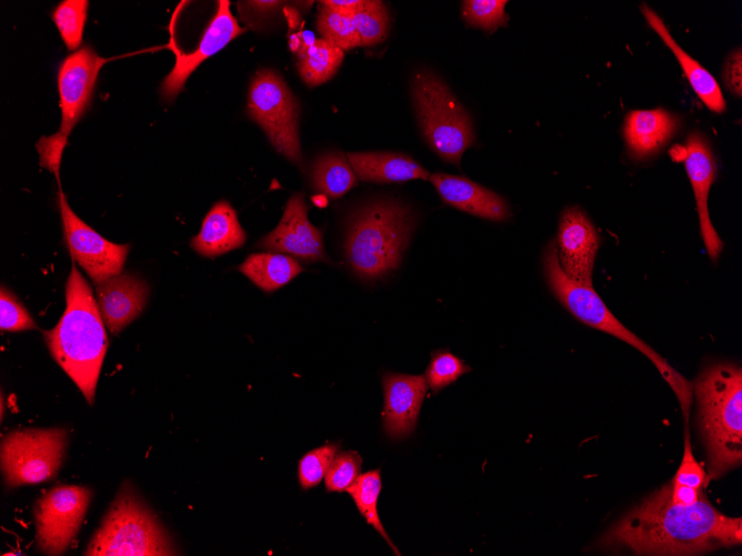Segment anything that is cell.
<instances>
[{
    "instance_id": "5b68a950",
    "label": "cell",
    "mask_w": 742,
    "mask_h": 556,
    "mask_svg": "<svg viewBox=\"0 0 742 556\" xmlns=\"http://www.w3.org/2000/svg\"><path fill=\"white\" fill-rule=\"evenodd\" d=\"M543 271L554 296L575 319L632 345L655 365L676 395L688 421L692 401V384L676 372L665 358L626 328L611 313L593 287L574 282L565 275L559 262L554 240L544 250Z\"/></svg>"
},
{
    "instance_id": "e575fe53",
    "label": "cell",
    "mask_w": 742,
    "mask_h": 556,
    "mask_svg": "<svg viewBox=\"0 0 742 556\" xmlns=\"http://www.w3.org/2000/svg\"><path fill=\"white\" fill-rule=\"evenodd\" d=\"M0 312V327L2 331L19 332L37 328L30 313L17 296L4 286H1Z\"/></svg>"
},
{
    "instance_id": "44dd1931",
    "label": "cell",
    "mask_w": 742,
    "mask_h": 556,
    "mask_svg": "<svg viewBox=\"0 0 742 556\" xmlns=\"http://www.w3.org/2000/svg\"><path fill=\"white\" fill-rule=\"evenodd\" d=\"M245 232L232 205L222 200L212 205L203 219L200 232L191 239V247L200 255L213 257L241 247Z\"/></svg>"
},
{
    "instance_id": "6da1fadb",
    "label": "cell",
    "mask_w": 742,
    "mask_h": 556,
    "mask_svg": "<svg viewBox=\"0 0 742 556\" xmlns=\"http://www.w3.org/2000/svg\"><path fill=\"white\" fill-rule=\"evenodd\" d=\"M671 482L628 512L598 542L635 555H698L742 542L741 517L726 516L702 494L692 505L672 503Z\"/></svg>"
},
{
    "instance_id": "d6986e66",
    "label": "cell",
    "mask_w": 742,
    "mask_h": 556,
    "mask_svg": "<svg viewBox=\"0 0 742 556\" xmlns=\"http://www.w3.org/2000/svg\"><path fill=\"white\" fill-rule=\"evenodd\" d=\"M429 181L441 199L455 209L491 221H505L511 216L503 198L470 179L438 172L431 173Z\"/></svg>"
},
{
    "instance_id": "cb8c5ba5",
    "label": "cell",
    "mask_w": 742,
    "mask_h": 556,
    "mask_svg": "<svg viewBox=\"0 0 742 556\" xmlns=\"http://www.w3.org/2000/svg\"><path fill=\"white\" fill-rule=\"evenodd\" d=\"M238 270L264 292L282 287L304 271L294 257L275 252L250 254Z\"/></svg>"
},
{
    "instance_id": "603a6c76",
    "label": "cell",
    "mask_w": 742,
    "mask_h": 556,
    "mask_svg": "<svg viewBox=\"0 0 742 556\" xmlns=\"http://www.w3.org/2000/svg\"><path fill=\"white\" fill-rule=\"evenodd\" d=\"M347 158L358 179L368 182L391 183L415 179L429 180L430 172L412 158L393 152L348 153Z\"/></svg>"
},
{
    "instance_id": "8d00e7d4",
    "label": "cell",
    "mask_w": 742,
    "mask_h": 556,
    "mask_svg": "<svg viewBox=\"0 0 742 556\" xmlns=\"http://www.w3.org/2000/svg\"><path fill=\"white\" fill-rule=\"evenodd\" d=\"M722 80L725 88L734 95H742V52L741 49L732 51L724 63Z\"/></svg>"
},
{
    "instance_id": "7c38bea8",
    "label": "cell",
    "mask_w": 742,
    "mask_h": 556,
    "mask_svg": "<svg viewBox=\"0 0 742 556\" xmlns=\"http://www.w3.org/2000/svg\"><path fill=\"white\" fill-rule=\"evenodd\" d=\"M63 236L73 262L97 285L122 272L130 245L108 241L84 223L70 208L62 191L58 193Z\"/></svg>"
},
{
    "instance_id": "7a4b0ae2",
    "label": "cell",
    "mask_w": 742,
    "mask_h": 556,
    "mask_svg": "<svg viewBox=\"0 0 742 556\" xmlns=\"http://www.w3.org/2000/svg\"><path fill=\"white\" fill-rule=\"evenodd\" d=\"M67 307L43 336L50 354L92 404L108 336L91 286L72 263L66 287Z\"/></svg>"
},
{
    "instance_id": "e0dca14e",
    "label": "cell",
    "mask_w": 742,
    "mask_h": 556,
    "mask_svg": "<svg viewBox=\"0 0 742 556\" xmlns=\"http://www.w3.org/2000/svg\"><path fill=\"white\" fill-rule=\"evenodd\" d=\"M383 429L392 439H403L415 428L427 394L424 375L385 373L382 377Z\"/></svg>"
},
{
    "instance_id": "ac0fdd59",
    "label": "cell",
    "mask_w": 742,
    "mask_h": 556,
    "mask_svg": "<svg viewBox=\"0 0 742 556\" xmlns=\"http://www.w3.org/2000/svg\"><path fill=\"white\" fill-rule=\"evenodd\" d=\"M97 303L109 331L118 334L144 309L148 284L130 273H120L96 285Z\"/></svg>"
},
{
    "instance_id": "9c48e42d",
    "label": "cell",
    "mask_w": 742,
    "mask_h": 556,
    "mask_svg": "<svg viewBox=\"0 0 742 556\" xmlns=\"http://www.w3.org/2000/svg\"><path fill=\"white\" fill-rule=\"evenodd\" d=\"M299 103L284 80L271 69L253 75L248 95V114L265 132L273 148L303 168L298 119Z\"/></svg>"
},
{
    "instance_id": "4fadbf2b",
    "label": "cell",
    "mask_w": 742,
    "mask_h": 556,
    "mask_svg": "<svg viewBox=\"0 0 742 556\" xmlns=\"http://www.w3.org/2000/svg\"><path fill=\"white\" fill-rule=\"evenodd\" d=\"M258 247L267 252L285 253L304 262L333 264L324 252L321 230L308 219V206L302 193H295L288 200L279 224L259 241Z\"/></svg>"
},
{
    "instance_id": "5bb4252c",
    "label": "cell",
    "mask_w": 742,
    "mask_h": 556,
    "mask_svg": "<svg viewBox=\"0 0 742 556\" xmlns=\"http://www.w3.org/2000/svg\"><path fill=\"white\" fill-rule=\"evenodd\" d=\"M555 245L565 275L574 282L593 287V269L600 236L579 206H569L562 211Z\"/></svg>"
},
{
    "instance_id": "d590c367",
    "label": "cell",
    "mask_w": 742,
    "mask_h": 556,
    "mask_svg": "<svg viewBox=\"0 0 742 556\" xmlns=\"http://www.w3.org/2000/svg\"><path fill=\"white\" fill-rule=\"evenodd\" d=\"M672 481L696 489H701L706 483V473L702 465L694 458L688 427L684 433L682 461Z\"/></svg>"
},
{
    "instance_id": "484cf974",
    "label": "cell",
    "mask_w": 742,
    "mask_h": 556,
    "mask_svg": "<svg viewBox=\"0 0 742 556\" xmlns=\"http://www.w3.org/2000/svg\"><path fill=\"white\" fill-rule=\"evenodd\" d=\"M343 60V50L320 38L298 57V70L310 87L330 80Z\"/></svg>"
},
{
    "instance_id": "8992f818",
    "label": "cell",
    "mask_w": 742,
    "mask_h": 556,
    "mask_svg": "<svg viewBox=\"0 0 742 556\" xmlns=\"http://www.w3.org/2000/svg\"><path fill=\"white\" fill-rule=\"evenodd\" d=\"M174 553L166 529L133 486L124 482L84 555L153 556Z\"/></svg>"
},
{
    "instance_id": "9a60e30c",
    "label": "cell",
    "mask_w": 742,
    "mask_h": 556,
    "mask_svg": "<svg viewBox=\"0 0 742 556\" xmlns=\"http://www.w3.org/2000/svg\"><path fill=\"white\" fill-rule=\"evenodd\" d=\"M244 32L230 10V2L218 1V8L204 33L191 52L174 50L176 63L160 85V94L166 101H172L184 88L191 73L207 58L223 49L235 37Z\"/></svg>"
},
{
    "instance_id": "4316f807",
    "label": "cell",
    "mask_w": 742,
    "mask_h": 556,
    "mask_svg": "<svg viewBox=\"0 0 742 556\" xmlns=\"http://www.w3.org/2000/svg\"><path fill=\"white\" fill-rule=\"evenodd\" d=\"M382 488L381 469H372L360 474L355 482L347 489L354 501L360 514L389 544L395 555H400L399 549L388 536L378 514V498Z\"/></svg>"
},
{
    "instance_id": "8fae6325",
    "label": "cell",
    "mask_w": 742,
    "mask_h": 556,
    "mask_svg": "<svg viewBox=\"0 0 742 556\" xmlns=\"http://www.w3.org/2000/svg\"><path fill=\"white\" fill-rule=\"evenodd\" d=\"M92 493L77 485H58L40 497L34 507L37 544L47 555L66 552L78 533Z\"/></svg>"
},
{
    "instance_id": "277c9868",
    "label": "cell",
    "mask_w": 742,
    "mask_h": 556,
    "mask_svg": "<svg viewBox=\"0 0 742 556\" xmlns=\"http://www.w3.org/2000/svg\"><path fill=\"white\" fill-rule=\"evenodd\" d=\"M412 232L407 206L395 201H377L354 213L345 239L350 269L364 281L379 280L395 270Z\"/></svg>"
},
{
    "instance_id": "f35d334b",
    "label": "cell",
    "mask_w": 742,
    "mask_h": 556,
    "mask_svg": "<svg viewBox=\"0 0 742 556\" xmlns=\"http://www.w3.org/2000/svg\"><path fill=\"white\" fill-rule=\"evenodd\" d=\"M319 3L342 13L353 14L365 3V0H325Z\"/></svg>"
},
{
    "instance_id": "4dcf8cb0",
    "label": "cell",
    "mask_w": 742,
    "mask_h": 556,
    "mask_svg": "<svg viewBox=\"0 0 742 556\" xmlns=\"http://www.w3.org/2000/svg\"><path fill=\"white\" fill-rule=\"evenodd\" d=\"M471 371L460 357L443 348L431 353V361L424 377L434 394L454 383L461 375Z\"/></svg>"
},
{
    "instance_id": "f1b7e54d",
    "label": "cell",
    "mask_w": 742,
    "mask_h": 556,
    "mask_svg": "<svg viewBox=\"0 0 742 556\" xmlns=\"http://www.w3.org/2000/svg\"><path fill=\"white\" fill-rule=\"evenodd\" d=\"M89 1L64 0L52 11V19L69 50H77L81 42L88 16Z\"/></svg>"
},
{
    "instance_id": "1f68e13d",
    "label": "cell",
    "mask_w": 742,
    "mask_h": 556,
    "mask_svg": "<svg viewBox=\"0 0 742 556\" xmlns=\"http://www.w3.org/2000/svg\"><path fill=\"white\" fill-rule=\"evenodd\" d=\"M505 0H467L462 4V14L468 24L484 31H494L507 26Z\"/></svg>"
},
{
    "instance_id": "30bf717a",
    "label": "cell",
    "mask_w": 742,
    "mask_h": 556,
    "mask_svg": "<svg viewBox=\"0 0 742 556\" xmlns=\"http://www.w3.org/2000/svg\"><path fill=\"white\" fill-rule=\"evenodd\" d=\"M68 444L66 428H26L1 442V471L8 487L51 479L60 468Z\"/></svg>"
},
{
    "instance_id": "f546056e",
    "label": "cell",
    "mask_w": 742,
    "mask_h": 556,
    "mask_svg": "<svg viewBox=\"0 0 742 556\" xmlns=\"http://www.w3.org/2000/svg\"><path fill=\"white\" fill-rule=\"evenodd\" d=\"M352 19L361 46H373L385 39L389 13L382 1L365 0V3L352 14Z\"/></svg>"
},
{
    "instance_id": "ffe728a7",
    "label": "cell",
    "mask_w": 742,
    "mask_h": 556,
    "mask_svg": "<svg viewBox=\"0 0 742 556\" xmlns=\"http://www.w3.org/2000/svg\"><path fill=\"white\" fill-rule=\"evenodd\" d=\"M681 118L664 109L634 110L626 114L623 135L634 160L659 152L679 131Z\"/></svg>"
},
{
    "instance_id": "3957f363",
    "label": "cell",
    "mask_w": 742,
    "mask_h": 556,
    "mask_svg": "<svg viewBox=\"0 0 742 556\" xmlns=\"http://www.w3.org/2000/svg\"><path fill=\"white\" fill-rule=\"evenodd\" d=\"M692 391L708 451V482L741 465L742 370L733 363L711 364L699 374Z\"/></svg>"
},
{
    "instance_id": "ba28073f",
    "label": "cell",
    "mask_w": 742,
    "mask_h": 556,
    "mask_svg": "<svg viewBox=\"0 0 742 556\" xmlns=\"http://www.w3.org/2000/svg\"><path fill=\"white\" fill-rule=\"evenodd\" d=\"M109 59L100 57L90 46H84L62 60L58 71L61 124L50 138L37 143L40 165L58 175L63 148L69 134L90 107L97 78Z\"/></svg>"
},
{
    "instance_id": "7402d4cb",
    "label": "cell",
    "mask_w": 742,
    "mask_h": 556,
    "mask_svg": "<svg viewBox=\"0 0 742 556\" xmlns=\"http://www.w3.org/2000/svg\"><path fill=\"white\" fill-rule=\"evenodd\" d=\"M640 9L649 26L660 36L662 41L676 57L693 91L701 101L713 112L722 113L725 111V100L714 77L676 43L663 20L654 10L646 4H642Z\"/></svg>"
},
{
    "instance_id": "ab89813d",
    "label": "cell",
    "mask_w": 742,
    "mask_h": 556,
    "mask_svg": "<svg viewBox=\"0 0 742 556\" xmlns=\"http://www.w3.org/2000/svg\"><path fill=\"white\" fill-rule=\"evenodd\" d=\"M317 198H318L319 200H317L315 198H313V202H314L317 205H319V206H323V205H325V204L328 203V201H327V196H325V195L320 194V195H318Z\"/></svg>"
},
{
    "instance_id": "52a82bcc",
    "label": "cell",
    "mask_w": 742,
    "mask_h": 556,
    "mask_svg": "<svg viewBox=\"0 0 742 556\" xmlns=\"http://www.w3.org/2000/svg\"><path fill=\"white\" fill-rule=\"evenodd\" d=\"M411 91L424 139L441 159L460 168L463 152L475 143L469 113L432 71L417 72Z\"/></svg>"
},
{
    "instance_id": "74e56055",
    "label": "cell",
    "mask_w": 742,
    "mask_h": 556,
    "mask_svg": "<svg viewBox=\"0 0 742 556\" xmlns=\"http://www.w3.org/2000/svg\"><path fill=\"white\" fill-rule=\"evenodd\" d=\"M701 495V489L671 481L670 498L672 503L680 505H692L700 498Z\"/></svg>"
},
{
    "instance_id": "d6a6232c",
    "label": "cell",
    "mask_w": 742,
    "mask_h": 556,
    "mask_svg": "<svg viewBox=\"0 0 742 556\" xmlns=\"http://www.w3.org/2000/svg\"><path fill=\"white\" fill-rule=\"evenodd\" d=\"M339 447V443L327 444L310 451L299 461V482L303 489L321 483Z\"/></svg>"
},
{
    "instance_id": "83f0119b",
    "label": "cell",
    "mask_w": 742,
    "mask_h": 556,
    "mask_svg": "<svg viewBox=\"0 0 742 556\" xmlns=\"http://www.w3.org/2000/svg\"><path fill=\"white\" fill-rule=\"evenodd\" d=\"M317 28L322 39L343 51L361 46L352 14L342 13L320 4Z\"/></svg>"
},
{
    "instance_id": "2e32d148",
    "label": "cell",
    "mask_w": 742,
    "mask_h": 556,
    "mask_svg": "<svg viewBox=\"0 0 742 556\" xmlns=\"http://www.w3.org/2000/svg\"><path fill=\"white\" fill-rule=\"evenodd\" d=\"M683 152L682 159L695 196L700 232L708 255L716 262L723 242L713 228L710 219L708 199L712 183L716 176V163L706 137L699 131L689 134L685 144L678 146Z\"/></svg>"
},
{
    "instance_id": "836d02e7",
    "label": "cell",
    "mask_w": 742,
    "mask_h": 556,
    "mask_svg": "<svg viewBox=\"0 0 742 556\" xmlns=\"http://www.w3.org/2000/svg\"><path fill=\"white\" fill-rule=\"evenodd\" d=\"M362 457L355 451L337 453L325 474L328 492L347 491L360 475Z\"/></svg>"
},
{
    "instance_id": "d4e9b609",
    "label": "cell",
    "mask_w": 742,
    "mask_h": 556,
    "mask_svg": "<svg viewBox=\"0 0 742 556\" xmlns=\"http://www.w3.org/2000/svg\"><path fill=\"white\" fill-rule=\"evenodd\" d=\"M313 188L330 199H338L357 185L358 176L347 155L329 152L319 156L311 170Z\"/></svg>"
}]
</instances>
